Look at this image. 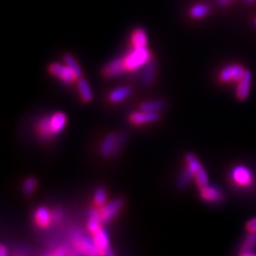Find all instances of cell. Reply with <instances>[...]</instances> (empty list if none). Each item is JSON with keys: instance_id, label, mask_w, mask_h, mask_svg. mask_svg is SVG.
<instances>
[{"instance_id": "obj_25", "label": "cell", "mask_w": 256, "mask_h": 256, "mask_svg": "<svg viewBox=\"0 0 256 256\" xmlns=\"http://www.w3.org/2000/svg\"><path fill=\"white\" fill-rule=\"evenodd\" d=\"M107 198H108V195H107L106 190L103 187L97 188L94 192V204H95V206H97V207L104 206L107 203Z\"/></svg>"}, {"instance_id": "obj_23", "label": "cell", "mask_w": 256, "mask_h": 256, "mask_svg": "<svg viewBox=\"0 0 256 256\" xmlns=\"http://www.w3.org/2000/svg\"><path fill=\"white\" fill-rule=\"evenodd\" d=\"M63 59H64L65 64H67L68 67L77 75V77H78V79L81 78V77H82V70L80 68V65L78 64V62H77L76 59L72 55H70V53H65Z\"/></svg>"}, {"instance_id": "obj_11", "label": "cell", "mask_w": 256, "mask_h": 256, "mask_svg": "<svg viewBox=\"0 0 256 256\" xmlns=\"http://www.w3.org/2000/svg\"><path fill=\"white\" fill-rule=\"evenodd\" d=\"M126 72L124 60L122 59H116V60L110 61L108 64L105 65L103 69V75L107 78H113V77L120 76Z\"/></svg>"}, {"instance_id": "obj_24", "label": "cell", "mask_w": 256, "mask_h": 256, "mask_svg": "<svg viewBox=\"0 0 256 256\" xmlns=\"http://www.w3.org/2000/svg\"><path fill=\"white\" fill-rule=\"evenodd\" d=\"M208 12H209V7L207 4H195L190 10V15H191L193 19H202V17L207 15Z\"/></svg>"}, {"instance_id": "obj_32", "label": "cell", "mask_w": 256, "mask_h": 256, "mask_svg": "<svg viewBox=\"0 0 256 256\" xmlns=\"http://www.w3.org/2000/svg\"><path fill=\"white\" fill-rule=\"evenodd\" d=\"M246 230L248 232H256V217L249 220L246 223Z\"/></svg>"}, {"instance_id": "obj_4", "label": "cell", "mask_w": 256, "mask_h": 256, "mask_svg": "<svg viewBox=\"0 0 256 256\" xmlns=\"http://www.w3.org/2000/svg\"><path fill=\"white\" fill-rule=\"evenodd\" d=\"M231 181L235 186L247 189L253 186L254 175L252 171L245 165H236L231 171Z\"/></svg>"}, {"instance_id": "obj_34", "label": "cell", "mask_w": 256, "mask_h": 256, "mask_svg": "<svg viewBox=\"0 0 256 256\" xmlns=\"http://www.w3.org/2000/svg\"><path fill=\"white\" fill-rule=\"evenodd\" d=\"M0 256H9V251L4 245H1L0 247Z\"/></svg>"}, {"instance_id": "obj_19", "label": "cell", "mask_w": 256, "mask_h": 256, "mask_svg": "<svg viewBox=\"0 0 256 256\" xmlns=\"http://www.w3.org/2000/svg\"><path fill=\"white\" fill-rule=\"evenodd\" d=\"M132 43H133V47H146L147 37H146V32L143 30V29L138 28L133 32Z\"/></svg>"}, {"instance_id": "obj_10", "label": "cell", "mask_w": 256, "mask_h": 256, "mask_svg": "<svg viewBox=\"0 0 256 256\" xmlns=\"http://www.w3.org/2000/svg\"><path fill=\"white\" fill-rule=\"evenodd\" d=\"M251 81H252V74L250 70H246V73L242 76V78L237 82V88H236L237 99L245 100L248 98L250 89H251Z\"/></svg>"}, {"instance_id": "obj_27", "label": "cell", "mask_w": 256, "mask_h": 256, "mask_svg": "<svg viewBox=\"0 0 256 256\" xmlns=\"http://www.w3.org/2000/svg\"><path fill=\"white\" fill-rule=\"evenodd\" d=\"M37 180L34 177H28L27 180L23 184V193L29 195L34 192V190L37 189Z\"/></svg>"}, {"instance_id": "obj_21", "label": "cell", "mask_w": 256, "mask_h": 256, "mask_svg": "<svg viewBox=\"0 0 256 256\" xmlns=\"http://www.w3.org/2000/svg\"><path fill=\"white\" fill-rule=\"evenodd\" d=\"M165 107V103L163 100H150V102H145L140 105L141 111L147 112H159L162 111Z\"/></svg>"}, {"instance_id": "obj_15", "label": "cell", "mask_w": 256, "mask_h": 256, "mask_svg": "<svg viewBox=\"0 0 256 256\" xmlns=\"http://www.w3.org/2000/svg\"><path fill=\"white\" fill-rule=\"evenodd\" d=\"M116 140L117 136L116 134H109L108 136H106V138L104 139L103 143L99 148V153L103 157H109L111 155H113L116 144Z\"/></svg>"}, {"instance_id": "obj_38", "label": "cell", "mask_w": 256, "mask_h": 256, "mask_svg": "<svg viewBox=\"0 0 256 256\" xmlns=\"http://www.w3.org/2000/svg\"><path fill=\"white\" fill-rule=\"evenodd\" d=\"M246 1L247 2H253V1H255V0H246Z\"/></svg>"}, {"instance_id": "obj_33", "label": "cell", "mask_w": 256, "mask_h": 256, "mask_svg": "<svg viewBox=\"0 0 256 256\" xmlns=\"http://www.w3.org/2000/svg\"><path fill=\"white\" fill-rule=\"evenodd\" d=\"M69 256H86V255H83L81 252H79L78 250L75 248H70Z\"/></svg>"}, {"instance_id": "obj_26", "label": "cell", "mask_w": 256, "mask_h": 256, "mask_svg": "<svg viewBox=\"0 0 256 256\" xmlns=\"http://www.w3.org/2000/svg\"><path fill=\"white\" fill-rule=\"evenodd\" d=\"M193 177H194V174L186 166V169L184 170V172L181 174L180 178H178L177 186L180 187V188H185L190 183V181L192 180Z\"/></svg>"}, {"instance_id": "obj_1", "label": "cell", "mask_w": 256, "mask_h": 256, "mask_svg": "<svg viewBox=\"0 0 256 256\" xmlns=\"http://www.w3.org/2000/svg\"><path fill=\"white\" fill-rule=\"evenodd\" d=\"M67 115L59 111L41 118L37 125H35V130H37V133L41 138L49 139L62 133L64 127L67 126Z\"/></svg>"}, {"instance_id": "obj_8", "label": "cell", "mask_w": 256, "mask_h": 256, "mask_svg": "<svg viewBox=\"0 0 256 256\" xmlns=\"http://www.w3.org/2000/svg\"><path fill=\"white\" fill-rule=\"evenodd\" d=\"M159 112H147V111H136L129 116V121L134 125H145L157 122L159 120Z\"/></svg>"}, {"instance_id": "obj_16", "label": "cell", "mask_w": 256, "mask_h": 256, "mask_svg": "<svg viewBox=\"0 0 256 256\" xmlns=\"http://www.w3.org/2000/svg\"><path fill=\"white\" fill-rule=\"evenodd\" d=\"M93 238L95 243H96L97 247L103 253H105L107 250L110 249L109 235L105 229L102 228L98 232H96V233L93 234Z\"/></svg>"}, {"instance_id": "obj_9", "label": "cell", "mask_w": 256, "mask_h": 256, "mask_svg": "<svg viewBox=\"0 0 256 256\" xmlns=\"http://www.w3.org/2000/svg\"><path fill=\"white\" fill-rule=\"evenodd\" d=\"M200 195L201 199L204 200L208 203H220V202L223 201L224 194L221 189L218 186H208L201 188L200 189Z\"/></svg>"}, {"instance_id": "obj_30", "label": "cell", "mask_w": 256, "mask_h": 256, "mask_svg": "<svg viewBox=\"0 0 256 256\" xmlns=\"http://www.w3.org/2000/svg\"><path fill=\"white\" fill-rule=\"evenodd\" d=\"M125 141H126V135L125 134H121L117 136V140H116V148H115V152H113V155H117L120 153L121 148L123 147Z\"/></svg>"}, {"instance_id": "obj_36", "label": "cell", "mask_w": 256, "mask_h": 256, "mask_svg": "<svg viewBox=\"0 0 256 256\" xmlns=\"http://www.w3.org/2000/svg\"><path fill=\"white\" fill-rule=\"evenodd\" d=\"M239 256H256V253H254V252H240Z\"/></svg>"}, {"instance_id": "obj_2", "label": "cell", "mask_w": 256, "mask_h": 256, "mask_svg": "<svg viewBox=\"0 0 256 256\" xmlns=\"http://www.w3.org/2000/svg\"><path fill=\"white\" fill-rule=\"evenodd\" d=\"M72 243L75 249L78 250L86 256H104L96 243L94 241L93 235L86 234L81 230H76L72 233Z\"/></svg>"}, {"instance_id": "obj_20", "label": "cell", "mask_w": 256, "mask_h": 256, "mask_svg": "<svg viewBox=\"0 0 256 256\" xmlns=\"http://www.w3.org/2000/svg\"><path fill=\"white\" fill-rule=\"evenodd\" d=\"M185 159H186V163H187V168L192 172V173L194 174V177L195 175L199 173V172L201 170H203V165L201 164L200 160L196 158V156H194L193 154L191 153H188L186 155V157H185Z\"/></svg>"}, {"instance_id": "obj_13", "label": "cell", "mask_w": 256, "mask_h": 256, "mask_svg": "<svg viewBox=\"0 0 256 256\" xmlns=\"http://www.w3.org/2000/svg\"><path fill=\"white\" fill-rule=\"evenodd\" d=\"M102 224H103V220L102 216H100V209H97V208H91L89 210V215H88V224L87 228L90 234H95L96 232H98L100 229H102Z\"/></svg>"}, {"instance_id": "obj_39", "label": "cell", "mask_w": 256, "mask_h": 256, "mask_svg": "<svg viewBox=\"0 0 256 256\" xmlns=\"http://www.w3.org/2000/svg\"><path fill=\"white\" fill-rule=\"evenodd\" d=\"M255 25H256V21H255Z\"/></svg>"}, {"instance_id": "obj_3", "label": "cell", "mask_w": 256, "mask_h": 256, "mask_svg": "<svg viewBox=\"0 0 256 256\" xmlns=\"http://www.w3.org/2000/svg\"><path fill=\"white\" fill-rule=\"evenodd\" d=\"M152 52L147 47H134L126 56L123 58L125 68L128 72H135L141 68H144L147 62L152 60Z\"/></svg>"}, {"instance_id": "obj_17", "label": "cell", "mask_w": 256, "mask_h": 256, "mask_svg": "<svg viewBox=\"0 0 256 256\" xmlns=\"http://www.w3.org/2000/svg\"><path fill=\"white\" fill-rule=\"evenodd\" d=\"M77 87L80 93V97L82 102L85 103H90L93 99V92L91 90V87L89 85V82L85 78H79L77 80Z\"/></svg>"}, {"instance_id": "obj_35", "label": "cell", "mask_w": 256, "mask_h": 256, "mask_svg": "<svg viewBox=\"0 0 256 256\" xmlns=\"http://www.w3.org/2000/svg\"><path fill=\"white\" fill-rule=\"evenodd\" d=\"M232 1H234V0H218V3L220 5H226V4H229Z\"/></svg>"}, {"instance_id": "obj_22", "label": "cell", "mask_w": 256, "mask_h": 256, "mask_svg": "<svg viewBox=\"0 0 256 256\" xmlns=\"http://www.w3.org/2000/svg\"><path fill=\"white\" fill-rule=\"evenodd\" d=\"M256 248V232H248L245 240L242 241L241 252H254Z\"/></svg>"}, {"instance_id": "obj_31", "label": "cell", "mask_w": 256, "mask_h": 256, "mask_svg": "<svg viewBox=\"0 0 256 256\" xmlns=\"http://www.w3.org/2000/svg\"><path fill=\"white\" fill-rule=\"evenodd\" d=\"M51 217H52V222L59 223L62 218V210L55 209L53 211H51Z\"/></svg>"}, {"instance_id": "obj_18", "label": "cell", "mask_w": 256, "mask_h": 256, "mask_svg": "<svg viewBox=\"0 0 256 256\" xmlns=\"http://www.w3.org/2000/svg\"><path fill=\"white\" fill-rule=\"evenodd\" d=\"M155 73H156V63L152 60L145 64L143 68V75H142V81L145 86H151L155 79Z\"/></svg>"}, {"instance_id": "obj_6", "label": "cell", "mask_w": 256, "mask_h": 256, "mask_svg": "<svg viewBox=\"0 0 256 256\" xmlns=\"http://www.w3.org/2000/svg\"><path fill=\"white\" fill-rule=\"evenodd\" d=\"M246 70L240 64H230L219 74V79L222 82H238L245 75Z\"/></svg>"}, {"instance_id": "obj_12", "label": "cell", "mask_w": 256, "mask_h": 256, "mask_svg": "<svg viewBox=\"0 0 256 256\" xmlns=\"http://www.w3.org/2000/svg\"><path fill=\"white\" fill-rule=\"evenodd\" d=\"M34 222L40 229H47L52 222L51 211L45 206H40L34 211Z\"/></svg>"}, {"instance_id": "obj_28", "label": "cell", "mask_w": 256, "mask_h": 256, "mask_svg": "<svg viewBox=\"0 0 256 256\" xmlns=\"http://www.w3.org/2000/svg\"><path fill=\"white\" fill-rule=\"evenodd\" d=\"M194 180H195L196 186H198L200 189L204 188V187H206V186H208V185H209V178H208V175L206 173L205 169L201 170L199 173L195 175Z\"/></svg>"}, {"instance_id": "obj_37", "label": "cell", "mask_w": 256, "mask_h": 256, "mask_svg": "<svg viewBox=\"0 0 256 256\" xmlns=\"http://www.w3.org/2000/svg\"><path fill=\"white\" fill-rule=\"evenodd\" d=\"M104 256H116V254L113 253V251H112L111 249H109V250H107V251L104 253Z\"/></svg>"}, {"instance_id": "obj_14", "label": "cell", "mask_w": 256, "mask_h": 256, "mask_svg": "<svg viewBox=\"0 0 256 256\" xmlns=\"http://www.w3.org/2000/svg\"><path fill=\"white\" fill-rule=\"evenodd\" d=\"M132 92H133V89L129 86L118 87L109 93L108 99L112 104H118L126 99L127 97H129L130 95H132Z\"/></svg>"}, {"instance_id": "obj_7", "label": "cell", "mask_w": 256, "mask_h": 256, "mask_svg": "<svg viewBox=\"0 0 256 256\" xmlns=\"http://www.w3.org/2000/svg\"><path fill=\"white\" fill-rule=\"evenodd\" d=\"M124 202L121 199L112 200L111 202L106 203L104 206L100 207V216H102L103 223H109L113 219H115L118 212H120L121 208L123 207Z\"/></svg>"}, {"instance_id": "obj_5", "label": "cell", "mask_w": 256, "mask_h": 256, "mask_svg": "<svg viewBox=\"0 0 256 256\" xmlns=\"http://www.w3.org/2000/svg\"><path fill=\"white\" fill-rule=\"evenodd\" d=\"M48 70L51 75L56 76L57 78H59L65 83H70L75 80H78V77H77V75L68 67L67 64L63 65L60 63L53 62L49 64Z\"/></svg>"}, {"instance_id": "obj_29", "label": "cell", "mask_w": 256, "mask_h": 256, "mask_svg": "<svg viewBox=\"0 0 256 256\" xmlns=\"http://www.w3.org/2000/svg\"><path fill=\"white\" fill-rule=\"evenodd\" d=\"M70 248H68L65 246H61L57 248L52 253H47L45 256H69Z\"/></svg>"}]
</instances>
